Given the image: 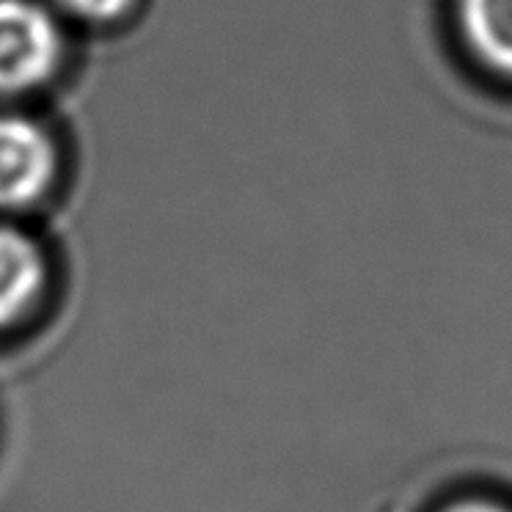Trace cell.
I'll use <instances>...</instances> for the list:
<instances>
[{
	"label": "cell",
	"instance_id": "1",
	"mask_svg": "<svg viewBox=\"0 0 512 512\" xmlns=\"http://www.w3.org/2000/svg\"><path fill=\"white\" fill-rule=\"evenodd\" d=\"M61 58L64 36L53 9L36 0H0V97L45 86Z\"/></svg>",
	"mask_w": 512,
	"mask_h": 512
},
{
	"label": "cell",
	"instance_id": "2",
	"mask_svg": "<svg viewBox=\"0 0 512 512\" xmlns=\"http://www.w3.org/2000/svg\"><path fill=\"white\" fill-rule=\"evenodd\" d=\"M58 171L56 146L42 124L0 113V212H20L45 196Z\"/></svg>",
	"mask_w": 512,
	"mask_h": 512
},
{
	"label": "cell",
	"instance_id": "3",
	"mask_svg": "<svg viewBox=\"0 0 512 512\" xmlns=\"http://www.w3.org/2000/svg\"><path fill=\"white\" fill-rule=\"evenodd\" d=\"M452 28L468 64L512 89V0H452Z\"/></svg>",
	"mask_w": 512,
	"mask_h": 512
},
{
	"label": "cell",
	"instance_id": "4",
	"mask_svg": "<svg viewBox=\"0 0 512 512\" xmlns=\"http://www.w3.org/2000/svg\"><path fill=\"white\" fill-rule=\"evenodd\" d=\"M45 284L47 259L39 243L12 223H0V331L34 309Z\"/></svg>",
	"mask_w": 512,
	"mask_h": 512
},
{
	"label": "cell",
	"instance_id": "5",
	"mask_svg": "<svg viewBox=\"0 0 512 512\" xmlns=\"http://www.w3.org/2000/svg\"><path fill=\"white\" fill-rule=\"evenodd\" d=\"M53 9L69 20L91 25H108L133 12L138 0H50Z\"/></svg>",
	"mask_w": 512,
	"mask_h": 512
},
{
	"label": "cell",
	"instance_id": "6",
	"mask_svg": "<svg viewBox=\"0 0 512 512\" xmlns=\"http://www.w3.org/2000/svg\"><path fill=\"white\" fill-rule=\"evenodd\" d=\"M441 512H512L510 507H504L499 501H488V499H463L449 504Z\"/></svg>",
	"mask_w": 512,
	"mask_h": 512
}]
</instances>
